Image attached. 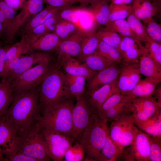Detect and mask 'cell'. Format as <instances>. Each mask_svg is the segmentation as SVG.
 Returning <instances> with one entry per match:
<instances>
[{
	"label": "cell",
	"instance_id": "1",
	"mask_svg": "<svg viewBox=\"0 0 161 161\" xmlns=\"http://www.w3.org/2000/svg\"><path fill=\"white\" fill-rule=\"evenodd\" d=\"M41 111L38 86L13 92V100L4 115L14 126L18 135L38 122Z\"/></svg>",
	"mask_w": 161,
	"mask_h": 161
},
{
	"label": "cell",
	"instance_id": "2",
	"mask_svg": "<svg viewBox=\"0 0 161 161\" xmlns=\"http://www.w3.org/2000/svg\"><path fill=\"white\" fill-rule=\"evenodd\" d=\"M74 105L73 98L64 97L46 106L42 110L39 124L42 128L72 137V112Z\"/></svg>",
	"mask_w": 161,
	"mask_h": 161
},
{
	"label": "cell",
	"instance_id": "3",
	"mask_svg": "<svg viewBox=\"0 0 161 161\" xmlns=\"http://www.w3.org/2000/svg\"><path fill=\"white\" fill-rule=\"evenodd\" d=\"M107 121L93 113L78 140L83 147L87 161H99L100 152L109 133Z\"/></svg>",
	"mask_w": 161,
	"mask_h": 161
},
{
	"label": "cell",
	"instance_id": "4",
	"mask_svg": "<svg viewBox=\"0 0 161 161\" xmlns=\"http://www.w3.org/2000/svg\"><path fill=\"white\" fill-rule=\"evenodd\" d=\"M41 129L38 122L18 134L17 151L34 158L37 161L52 160Z\"/></svg>",
	"mask_w": 161,
	"mask_h": 161
},
{
	"label": "cell",
	"instance_id": "5",
	"mask_svg": "<svg viewBox=\"0 0 161 161\" xmlns=\"http://www.w3.org/2000/svg\"><path fill=\"white\" fill-rule=\"evenodd\" d=\"M58 63L51 64L38 86L40 105L42 109L65 97L63 72Z\"/></svg>",
	"mask_w": 161,
	"mask_h": 161
},
{
	"label": "cell",
	"instance_id": "6",
	"mask_svg": "<svg viewBox=\"0 0 161 161\" xmlns=\"http://www.w3.org/2000/svg\"><path fill=\"white\" fill-rule=\"evenodd\" d=\"M52 58L45 59L31 67L10 82L13 92L30 89L39 85L51 65Z\"/></svg>",
	"mask_w": 161,
	"mask_h": 161
},
{
	"label": "cell",
	"instance_id": "7",
	"mask_svg": "<svg viewBox=\"0 0 161 161\" xmlns=\"http://www.w3.org/2000/svg\"><path fill=\"white\" fill-rule=\"evenodd\" d=\"M41 132L52 160L62 161L66 151L75 140L64 133L41 127Z\"/></svg>",
	"mask_w": 161,
	"mask_h": 161
},
{
	"label": "cell",
	"instance_id": "8",
	"mask_svg": "<svg viewBox=\"0 0 161 161\" xmlns=\"http://www.w3.org/2000/svg\"><path fill=\"white\" fill-rule=\"evenodd\" d=\"M125 103L131 113L136 126L161 114V107L152 96L136 97Z\"/></svg>",
	"mask_w": 161,
	"mask_h": 161
},
{
	"label": "cell",
	"instance_id": "9",
	"mask_svg": "<svg viewBox=\"0 0 161 161\" xmlns=\"http://www.w3.org/2000/svg\"><path fill=\"white\" fill-rule=\"evenodd\" d=\"M75 98L76 103L72 112V136L75 140H78L88 124L93 113L86 93Z\"/></svg>",
	"mask_w": 161,
	"mask_h": 161
},
{
	"label": "cell",
	"instance_id": "10",
	"mask_svg": "<svg viewBox=\"0 0 161 161\" xmlns=\"http://www.w3.org/2000/svg\"><path fill=\"white\" fill-rule=\"evenodd\" d=\"M18 142L17 131L4 114L0 117V148L7 158L17 151Z\"/></svg>",
	"mask_w": 161,
	"mask_h": 161
},
{
	"label": "cell",
	"instance_id": "11",
	"mask_svg": "<svg viewBox=\"0 0 161 161\" xmlns=\"http://www.w3.org/2000/svg\"><path fill=\"white\" fill-rule=\"evenodd\" d=\"M122 64L117 78V87L118 92L124 96L133 89L140 79L141 76L139 63Z\"/></svg>",
	"mask_w": 161,
	"mask_h": 161
},
{
	"label": "cell",
	"instance_id": "12",
	"mask_svg": "<svg viewBox=\"0 0 161 161\" xmlns=\"http://www.w3.org/2000/svg\"><path fill=\"white\" fill-rule=\"evenodd\" d=\"M44 0H27L20 13L16 15L13 22L11 34L13 41L19 29L27 22L43 9Z\"/></svg>",
	"mask_w": 161,
	"mask_h": 161
},
{
	"label": "cell",
	"instance_id": "13",
	"mask_svg": "<svg viewBox=\"0 0 161 161\" xmlns=\"http://www.w3.org/2000/svg\"><path fill=\"white\" fill-rule=\"evenodd\" d=\"M122 65V63L117 64L96 72L92 78L87 80L86 93L95 91L117 79Z\"/></svg>",
	"mask_w": 161,
	"mask_h": 161
},
{
	"label": "cell",
	"instance_id": "14",
	"mask_svg": "<svg viewBox=\"0 0 161 161\" xmlns=\"http://www.w3.org/2000/svg\"><path fill=\"white\" fill-rule=\"evenodd\" d=\"M57 62L65 73L72 75L81 76L87 80L92 78L96 73L89 69L80 61L70 55L58 56Z\"/></svg>",
	"mask_w": 161,
	"mask_h": 161
},
{
	"label": "cell",
	"instance_id": "15",
	"mask_svg": "<svg viewBox=\"0 0 161 161\" xmlns=\"http://www.w3.org/2000/svg\"><path fill=\"white\" fill-rule=\"evenodd\" d=\"M125 149L132 161H149V135L139 129L134 140Z\"/></svg>",
	"mask_w": 161,
	"mask_h": 161
},
{
	"label": "cell",
	"instance_id": "16",
	"mask_svg": "<svg viewBox=\"0 0 161 161\" xmlns=\"http://www.w3.org/2000/svg\"><path fill=\"white\" fill-rule=\"evenodd\" d=\"M118 49L122 54V64L139 63L140 58L147 49L141 43L128 37H122Z\"/></svg>",
	"mask_w": 161,
	"mask_h": 161
},
{
	"label": "cell",
	"instance_id": "17",
	"mask_svg": "<svg viewBox=\"0 0 161 161\" xmlns=\"http://www.w3.org/2000/svg\"><path fill=\"white\" fill-rule=\"evenodd\" d=\"M49 58H52V56L48 52L34 51L27 55H22L7 79L10 82L16 77L31 67L33 64Z\"/></svg>",
	"mask_w": 161,
	"mask_h": 161
},
{
	"label": "cell",
	"instance_id": "18",
	"mask_svg": "<svg viewBox=\"0 0 161 161\" xmlns=\"http://www.w3.org/2000/svg\"><path fill=\"white\" fill-rule=\"evenodd\" d=\"M88 31L81 28L61 41L55 49L58 56L65 55L77 57L80 51L83 41Z\"/></svg>",
	"mask_w": 161,
	"mask_h": 161
},
{
	"label": "cell",
	"instance_id": "19",
	"mask_svg": "<svg viewBox=\"0 0 161 161\" xmlns=\"http://www.w3.org/2000/svg\"><path fill=\"white\" fill-rule=\"evenodd\" d=\"M117 78L95 91L88 93H86L93 113H97L102 104L108 97L118 92L117 87Z\"/></svg>",
	"mask_w": 161,
	"mask_h": 161
},
{
	"label": "cell",
	"instance_id": "20",
	"mask_svg": "<svg viewBox=\"0 0 161 161\" xmlns=\"http://www.w3.org/2000/svg\"><path fill=\"white\" fill-rule=\"evenodd\" d=\"M161 81L147 77L140 79L133 89L123 96L122 101L126 103L136 97L152 96L157 85Z\"/></svg>",
	"mask_w": 161,
	"mask_h": 161
},
{
	"label": "cell",
	"instance_id": "21",
	"mask_svg": "<svg viewBox=\"0 0 161 161\" xmlns=\"http://www.w3.org/2000/svg\"><path fill=\"white\" fill-rule=\"evenodd\" d=\"M65 97L74 98L85 92L86 78L83 76L70 75L63 72Z\"/></svg>",
	"mask_w": 161,
	"mask_h": 161
},
{
	"label": "cell",
	"instance_id": "22",
	"mask_svg": "<svg viewBox=\"0 0 161 161\" xmlns=\"http://www.w3.org/2000/svg\"><path fill=\"white\" fill-rule=\"evenodd\" d=\"M110 0H96L88 9L97 25L108 26L109 24Z\"/></svg>",
	"mask_w": 161,
	"mask_h": 161
},
{
	"label": "cell",
	"instance_id": "23",
	"mask_svg": "<svg viewBox=\"0 0 161 161\" xmlns=\"http://www.w3.org/2000/svg\"><path fill=\"white\" fill-rule=\"evenodd\" d=\"M139 64L140 74L161 81V64L149 56L147 50L140 58Z\"/></svg>",
	"mask_w": 161,
	"mask_h": 161
},
{
	"label": "cell",
	"instance_id": "24",
	"mask_svg": "<svg viewBox=\"0 0 161 161\" xmlns=\"http://www.w3.org/2000/svg\"><path fill=\"white\" fill-rule=\"evenodd\" d=\"M61 41L54 32L47 33L31 43L30 52L34 51L48 52L55 50Z\"/></svg>",
	"mask_w": 161,
	"mask_h": 161
},
{
	"label": "cell",
	"instance_id": "25",
	"mask_svg": "<svg viewBox=\"0 0 161 161\" xmlns=\"http://www.w3.org/2000/svg\"><path fill=\"white\" fill-rule=\"evenodd\" d=\"M96 28L88 30L83 41L80 51L77 56L81 61L85 57L95 52L100 40L97 35Z\"/></svg>",
	"mask_w": 161,
	"mask_h": 161
},
{
	"label": "cell",
	"instance_id": "26",
	"mask_svg": "<svg viewBox=\"0 0 161 161\" xmlns=\"http://www.w3.org/2000/svg\"><path fill=\"white\" fill-rule=\"evenodd\" d=\"M139 130L132 116L121 132L116 144L120 151H122L124 148L131 143Z\"/></svg>",
	"mask_w": 161,
	"mask_h": 161
},
{
	"label": "cell",
	"instance_id": "27",
	"mask_svg": "<svg viewBox=\"0 0 161 161\" xmlns=\"http://www.w3.org/2000/svg\"><path fill=\"white\" fill-rule=\"evenodd\" d=\"M80 61L90 69L96 72L118 64L110 61L96 51L85 57Z\"/></svg>",
	"mask_w": 161,
	"mask_h": 161
},
{
	"label": "cell",
	"instance_id": "28",
	"mask_svg": "<svg viewBox=\"0 0 161 161\" xmlns=\"http://www.w3.org/2000/svg\"><path fill=\"white\" fill-rule=\"evenodd\" d=\"M122 151L118 148L109 136L107 135L100 154L99 161H114L121 158Z\"/></svg>",
	"mask_w": 161,
	"mask_h": 161
},
{
	"label": "cell",
	"instance_id": "29",
	"mask_svg": "<svg viewBox=\"0 0 161 161\" xmlns=\"http://www.w3.org/2000/svg\"><path fill=\"white\" fill-rule=\"evenodd\" d=\"M13 91L10 82L7 79L0 83V117L4 114L13 99Z\"/></svg>",
	"mask_w": 161,
	"mask_h": 161
},
{
	"label": "cell",
	"instance_id": "30",
	"mask_svg": "<svg viewBox=\"0 0 161 161\" xmlns=\"http://www.w3.org/2000/svg\"><path fill=\"white\" fill-rule=\"evenodd\" d=\"M30 46L25 36L22 35L21 40L17 43L10 45L5 56L4 66L15 58L22 54L30 53Z\"/></svg>",
	"mask_w": 161,
	"mask_h": 161
},
{
	"label": "cell",
	"instance_id": "31",
	"mask_svg": "<svg viewBox=\"0 0 161 161\" xmlns=\"http://www.w3.org/2000/svg\"><path fill=\"white\" fill-rule=\"evenodd\" d=\"M161 115L159 114L137 124L139 128L154 138L161 139Z\"/></svg>",
	"mask_w": 161,
	"mask_h": 161
},
{
	"label": "cell",
	"instance_id": "32",
	"mask_svg": "<svg viewBox=\"0 0 161 161\" xmlns=\"http://www.w3.org/2000/svg\"><path fill=\"white\" fill-rule=\"evenodd\" d=\"M97 33L100 40L118 49L122 37L111 27L99 28Z\"/></svg>",
	"mask_w": 161,
	"mask_h": 161
},
{
	"label": "cell",
	"instance_id": "33",
	"mask_svg": "<svg viewBox=\"0 0 161 161\" xmlns=\"http://www.w3.org/2000/svg\"><path fill=\"white\" fill-rule=\"evenodd\" d=\"M96 52L100 55L116 64L121 63L123 56L119 50L100 40Z\"/></svg>",
	"mask_w": 161,
	"mask_h": 161
},
{
	"label": "cell",
	"instance_id": "34",
	"mask_svg": "<svg viewBox=\"0 0 161 161\" xmlns=\"http://www.w3.org/2000/svg\"><path fill=\"white\" fill-rule=\"evenodd\" d=\"M81 29L73 21H57L54 32L62 41L67 38Z\"/></svg>",
	"mask_w": 161,
	"mask_h": 161
},
{
	"label": "cell",
	"instance_id": "35",
	"mask_svg": "<svg viewBox=\"0 0 161 161\" xmlns=\"http://www.w3.org/2000/svg\"><path fill=\"white\" fill-rule=\"evenodd\" d=\"M130 28L138 39L140 41L146 42L148 36L145 27L132 12L127 17Z\"/></svg>",
	"mask_w": 161,
	"mask_h": 161
},
{
	"label": "cell",
	"instance_id": "36",
	"mask_svg": "<svg viewBox=\"0 0 161 161\" xmlns=\"http://www.w3.org/2000/svg\"><path fill=\"white\" fill-rule=\"evenodd\" d=\"M110 8L109 24L117 20L125 19L132 12L131 5H130L113 4L111 3Z\"/></svg>",
	"mask_w": 161,
	"mask_h": 161
},
{
	"label": "cell",
	"instance_id": "37",
	"mask_svg": "<svg viewBox=\"0 0 161 161\" xmlns=\"http://www.w3.org/2000/svg\"><path fill=\"white\" fill-rule=\"evenodd\" d=\"M55 7L48 5L31 18L20 28L21 29L22 35L40 24L42 20L47 14Z\"/></svg>",
	"mask_w": 161,
	"mask_h": 161
},
{
	"label": "cell",
	"instance_id": "38",
	"mask_svg": "<svg viewBox=\"0 0 161 161\" xmlns=\"http://www.w3.org/2000/svg\"><path fill=\"white\" fill-rule=\"evenodd\" d=\"M107 27H112L122 37H131L138 43H141L132 31L127 20L125 19L117 20L110 23Z\"/></svg>",
	"mask_w": 161,
	"mask_h": 161
},
{
	"label": "cell",
	"instance_id": "39",
	"mask_svg": "<svg viewBox=\"0 0 161 161\" xmlns=\"http://www.w3.org/2000/svg\"><path fill=\"white\" fill-rule=\"evenodd\" d=\"M87 10L88 9L83 7H72V6L60 8L56 14L57 21H72V20L78 13Z\"/></svg>",
	"mask_w": 161,
	"mask_h": 161
},
{
	"label": "cell",
	"instance_id": "40",
	"mask_svg": "<svg viewBox=\"0 0 161 161\" xmlns=\"http://www.w3.org/2000/svg\"><path fill=\"white\" fill-rule=\"evenodd\" d=\"M143 22L148 36L155 41L161 43V25L157 23L152 17L148 18Z\"/></svg>",
	"mask_w": 161,
	"mask_h": 161
},
{
	"label": "cell",
	"instance_id": "41",
	"mask_svg": "<svg viewBox=\"0 0 161 161\" xmlns=\"http://www.w3.org/2000/svg\"><path fill=\"white\" fill-rule=\"evenodd\" d=\"M85 151L83 147L79 142H77L66 151L64 156L66 161H81L84 158Z\"/></svg>",
	"mask_w": 161,
	"mask_h": 161
},
{
	"label": "cell",
	"instance_id": "42",
	"mask_svg": "<svg viewBox=\"0 0 161 161\" xmlns=\"http://www.w3.org/2000/svg\"><path fill=\"white\" fill-rule=\"evenodd\" d=\"M145 47L149 56L156 62L161 64V44L153 40L149 36Z\"/></svg>",
	"mask_w": 161,
	"mask_h": 161
},
{
	"label": "cell",
	"instance_id": "43",
	"mask_svg": "<svg viewBox=\"0 0 161 161\" xmlns=\"http://www.w3.org/2000/svg\"><path fill=\"white\" fill-rule=\"evenodd\" d=\"M123 96L119 92L113 94L103 103L97 113L101 117L108 110L121 102Z\"/></svg>",
	"mask_w": 161,
	"mask_h": 161
},
{
	"label": "cell",
	"instance_id": "44",
	"mask_svg": "<svg viewBox=\"0 0 161 161\" xmlns=\"http://www.w3.org/2000/svg\"><path fill=\"white\" fill-rule=\"evenodd\" d=\"M149 161H161V139L155 138L149 135Z\"/></svg>",
	"mask_w": 161,
	"mask_h": 161
},
{
	"label": "cell",
	"instance_id": "45",
	"mask_svg": "<svg viewBox=\"0 0 161 161\" xmlns=\"http://www.w3.org/2000/svg\"><path fill=\"white\" fill-rule=\"evenodd\" d=\"M126 108V103L121 101L108 110L101 117H99L107 121L115 120L120 116Z\"/></svg>",
	"mask_w": 161,
	"mask_h": 161
},
{
	"label": "cell",
	"instance_id": "46",
	"mask_svg": "<svg viewBox=\"0 0 161 161\" xmlns=\"http://www.w3.org/2000/svg\"><path fill=\"white\" fill-rule=\"evenodd\" d=\"M132 13L140 20L143 21L152 17L155 14L146 10L140 5L138 0H134L131 5Z\"/></svg>",
	"mask_w": 161,
	"mask_h": 161
},
{
	"label": "cell",
	"instance_id": "47",
	"mask_svg": "<svg viewBox=\"0 0 161 161\" xmlns=\"http://www.w3.org/2000/svg\"><path fill=\"white\" fill-rule=\"evenodd\" d=\"M0 9L2 11L10 26V32L7 40L9 42L11 41L12 26L16 11L6 3L3 0H0Z\"/></svg>",
	"mask_w": 161,
	"mask_h": 161
},
{
	"label": "cell",
	"instance_id": "48",
	"mask_svg": "<svg viewBox=\"0 0 161 161\" xmlns=\"http://www.w3.org/2000/svg\"><path fill=\"white\" fill-rule=\"evenodd\" d=\"M44 3L56 7L71 6L76 2L75 0H44Z\"/></svg>",
	"mask_w": 161,
	"mask_h": 161
},
{
	"label": "cell",
	"instance_id": "49",
	"mask_svg": "<svg viewBox=\"0 0 161 161\" xmlns=\"http://www.w3.org/2000/svg\"><path fill=\"white\" fill-rule=\"evenodd\" d=\"M7 161H37L34 158L16 151L7 158Z\"/></svg>",
	"mask_w": 161,
	"mask_h": 161
},
{
	"label": "cell",
	"instance_id": "50",
	"mask_svg": "<svg viewBox=\"0 0 161 161\" xmlns=\"http://www.w3.org/2000/svg\"><path fill=\"white\" fill-rule=\"evenodd\" d=\"M10 45H7L4 47L0 48V77L3 75L5 64V56L6 52Z\"/></svg>",
	"mask_w": 161,
	"mask_h": 161
},
{
	"label": "cell",
	"instance_id": "51",
	"mask_svg": "<svg viewBox=\"0 0 161 161\" xmlns=\"http://www.w3.org/2000/svg\"><path fill=\"white\" fill-rule=\"evenodd\" d=\"M3 1L16 11L22 7L27 0H3Z\"/></svg>",
	"mask_w": 161,
	"mask_h": 161
},
{
	"label": "cell",
	"instance_id": "52",
	"mask_svg": "<svg viewBox=\"0 0 161 161\" xmlns=\"http://www.w3.org/2000/svg\"><path fill=\"white\" fill-rule=\"evenodd\" d=\"M153 94L154 95V97L158 105L160 107H161V87L160 86L156 90H155Z\"/></svg>",
	"mask_w": 161,
	"mask_h": 161
},
{
	"label": "cell",
	"instance_id": "53",
	"mask_svg": "<svg viewBox=\"0 0 161 161\" xmlns=\"http://www.w3.org/2000/svg\"><path fill=\"white\" fill-rule=\"evenodd\" d=\"M134 0H114L112 3L113 4H123L132 3Z\"/></svg>",
	"mask_w": 161,
	"mask_h": 161
},
{
	"label": "cell",
	"instance_id": "54",
	"mask_svg": "<svg viewBox=\"0 0 161 161\" xmlns=\"http://www.w3.org/2000/svg\"><path fill=\"white\" fill-rule=\"evenodd\" d=\"M96 0H75L76 2L79 3L82 6H84L89 3L91 4Z\"/></svg>",
	"mask_w": 161,
	"mask_h": 161
},
{
	"label": "cell",
	"instance_id": "55",
	"mask_svg": "<svg viewBox=\"0 0 161 161\" xmlns=\"http://www.w3.org/2000/svg\"><path fill=\"white\" fill-rule=\"evenodd\" d=\"M4 36V29L0 21V38Z\"/></svg>",
	"mask_w": 161,
	"mask_h": 161
},
{
	"label": "cell",
	"instance_id": "56",
	"mask_svg": "<svg viewBox=\"0 0 161 161\" xmlns=\"http://www.w3.org/2000/svg\"><path fill=\"white\" fill-rule=\"evenodd\" d=\"M0 161H6V159L3 155L2 151L0 148Z\"/></svg>",
	"mask_w": 161,
	"mask_h": 161
},
{
	"label": "cell",
	"instance_id": "57",
	"mask_svg": "<svg viewBox=\"0 0 161 161\" xmlns=\"http://www.w3.org/2000/svg\"><path fill=\"white\" fill-rule=\"evenodd\" d=\"M2 46V42L1 41H0V48Z\"/></svg>",
	"mask_w": 161,
	"mask_h": 161
},
{
	"label": "cell",
	"instance_id": "58",
	"mask_svg": "<svg viewBox=\"0 0 161 161\" xmlns=\"http://www.w3.org/2000/svg\"><path fill=\"white\" fill-rule=\"evenodd\" d=\"M110 0L111 1V3H112L114 2V0Z\"/></svg>",
	"mask_w": 161,
	"mask_h": 161
},
{
	"label": "cell",
	"instance_id": "59",
	"mask_svg": "<svg viewBox=\"0 0 161 161\" xmlns=\"http://www.w3.org/2000/svg\"><path fill=\"white\" fill-rule=\"evenodd\" d=\"M149 0L150 1H151V0Z\"/></svg>",
	"mask_w": 161,
	"mask_h": 161
}]
</instances>
